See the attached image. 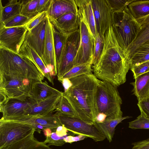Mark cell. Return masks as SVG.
<instances>
[{
    "label": "cell",
    "instance_id": "cell-8",
    "mask_svg": "<svg viewBox=\"0 0 149 149\" xmlns=\"http://www.w3.org/2000/svg\"><path fill=\"white\" fill-rule=\"evenodd\" d=\"M35 128L27 123L0 120V148L22 139L34 133Z\"/></svg>",
    "mask_w": 149,
    "mask_h": 149
},
{
    "label": "cell",
    "instance_id": "cell-40",
    "mask_svg": "<svg viewBox=\"0 0 149 149\" xmlns=\"http://www.w3.org/2000/svg\"><path fill=\"white\" fill-rule=\"evenodd\" d=\"M130 69L133 74V77L135 79L140 75L149 71V61L139 65L134 66Z\"/></svg>",
    "mask_w": 149,
    "mask_h": 149
},
{
    "label": "cell",
    "instance_id": "cell-11",
    "mask_svg": "<svg viewBox=\"0 0 149 149\" xmlns=\"http://www.w3.org/2000/svg\"><path fill=\"white\" fill-rule=\"evenodd\" d=\"M80 40L79 29L68 36L64 55L57 69L56 76L58 80L74 67Z\"/></svg>",
    "mask_w": 149,
    "mask_h": 149
},
{
    "label": "cell",
    "instance_id": "cell-23",
    "mask_svg": "<svg viewBox=\"0 0 149 149\" xmlns=\"http://www.w3.org/2000/svg\"><path fill=\"white\" fill-rule=\"evenodd\" d=\"M33 133L21 140L0 148V149H52L43 142L38 141Z\"/></svg>",
    "mask_w": 149,
    "mask_h": 149
},
{
    "label": "cell",
    "instance_id": "cell-15",
    "mask_svg": "<svg viewBox=\"0 0 149 149\" xmlns=\"http://www.w3.org/2000/svg\"><path fill=\"white\" fill-rule=\"evenodd\" d=\"M49 19L56 30L64 35L69 36L79 29L78 12L65 14L56 19Z\"/></svg>",
    "mask_w": 149,
    "mask_h": 149
},
{
    "label": "cell",
    "instance_id": "cell-29",
    "mask_svg": "<svg viewBox=\"0 0 149 149\" xmlns=\"http://www.w3.org/2000/svg\"><path fill=\"white\" fill-rule=\"evenodd\" d=\"M131 117V116H126L106 120L102 123H96L102 131L109 142L110 143L112 141L116 126L123 120Z\"/></svg>",
    "mask_w": 149,
    "mask_h": 149
},
{
    "label": "cell",
    "instance_id": "cell-31",
    "mask_svg": "<svg viewBox=\"0 0 149 149\" xmlns=\"http://www.w3.org/2000/svg\"><path fill=\"white\" fill-rule=\"evenodd\" d=\"M56 128L47 129L42 130L46 137L45 140L43 142L47 144L49 146H62L66 143L64 139L67 136L61 137L57 134L56 132Z\"/></svg>",
    "mask_w": 149,
    "mask_h": 149
},
{
    "label": "cell",
    "instance_id": "cell-2",
    "mask_svg": "<svg viewBox=\"0 0 149 149\" xmlns=\"http://www.w3.org/2000/svg\"><path fill=\"white\" fill-rule=\"evenodd\" d=\"M70 80L72 85L63 92V96L73 108L75 117L89 124L96 123L95 95L100 80L93 73Z\"/></svg>",
    "mask_w": 149,
    "mask_h": 149
},
{
    "label": "cell",
    "instance_id": "cell-19",
    "mask_svg": "<svg viewBox=\"0 0 149 149\" xmlns=\"http://www.w3.org/2000/svg\"><path fill=\"white\" fill-rule=\"evenodd\" d=\"M63 93V92L50 86L46 81H36L29 92L28 99L32 104Z\"/></svg>",
    "mask_w": 149,
    "mask_h": 149
},
{
    "label": "cell",
    "instance_id": "cell-43",
    "mask_svg": "<svg viewBox=\"0 0 149 149\" xmlns=\"http://www.w3.org/2000/svg\"><path fill=\"white\" fill-rule=\"evenodd\" d=\"M131 149H149V138L143 140L133 143Z\"/></svg>",
    "mask_w": 149,
    "mask_h": 149
},
{
    "label": "cell",
    "instance_id": "cell-18",
    "mask_svg": "<svg viewBox=\"0 0 149 149\" xmlns=\"http://www.w3.org/2000/svg\"><path fill=\"white\" fill-rule=\"evenodd\" d=\"M47 17L31 30L27 31L24 40L41 58L44 53Z\"/></svg>",
    "mask_w": 149,
    "mask_h": 149
},
{
    "label": "cell",
    "instance_id": "cell-45",
    "mask_svg": "<svg viewBox=\"0 0 149 149\" xmlns=\"http://www.w3.org/2000/svg\"><path fill=\"white\" fill-rule=\"evenodd\" d=\"M59 81L61 82L64 88V91H66L72 85V83L70 79L68 78L63 79Z\"/></svg>",
    "mask_w": 149,
    "mask_h": 149
},
{
    "label": "cell",
    "instance_id": "cell-9",
    "mask_svg": "<svg viewBox=\"0 0 149 149\" xmlns=\"http://www.w3.org/2000/svg\"><path fill=\"white\" fill-rule=\"evenodd\" d=\"M61 125L75 134L82 135L95 142L102 141L106 137L96 123L91 125L75 117H71L57 113H55Z\"/></svg>",
    "mask_w": 149,
    "mask_h": 149
},
{
    "label": "cell",
    "instance_id": "cell-24",
    "mask_svg": "<svg viewBox=\"0 0 149 149\" xmlns=\"http://www.w3.org/2000/svg\"><path fill=\"white\" fill-rule=\"evenodd\" d=\"M135 79L130 84L133 86V94L138 101L149 97V71L140 75Z\"/></svg>",
    "mask_w": 149,
    "mask_h": 149
},
{
    "label": "cell",
    "instance_id": "cell-22",
    "mask_svg": "<svg viewBox=\"0 0 149 149\" xmlns=\"http://www.w3.org/2000/svg\"><path fill=\"white\" fill-rule=\"evenodd\" d=\"M136 19L140 25V29L136 38L126 51L128 59L137 48L149 40V14Z\"/></svg>",
    "mask_w": 149,
    "mask_h": 149
},
{
    "label": "cell",
    "instance_id": "cell-28",
    "mask_svg": "<svg viewBox=\"0 0 149 149\" xmlns=\"http://www.w3.org/2000/svg\"><path fill=\"white\" fill-rule=\"evenodd\" d=\"M128 59L130 68L149 61V40L137 48L129 56Z\"/></svg>",
    "mask_w": 149,
    "mask_h": 149
},
{
    "label": "cell",
    "instance_id": "cell-26",
    "mask_svg": "<svg viewBox=\"0 0 149 149\" xmlns=\"http://www.w3.org/2000/svg\"><path fill=\"white\" fill-rule=\"evenodd\" d=\"M22 1L11 0L5 6L0 0V22L3 23L12 17L20 14Z\"/></svg>",
    "mask_w": 149,
    "mask_h": 149
},
{
    "label": "cell",
    "instance_id": "cell-10",
    "mask_svg": "<svg viewBox=\"0 0 149 149\" xmlns=\"http://www.w3.org/2000/svg\"><path fill=\"white\" fill-rule=\"evenodd\" d=\"M27 31L25 26L6 28L0 24V46L18 53Z\"/></svg>",
    "mask_w": 149,
    "mask_h": 149
},
{
    "label": "cell",
    "instance_id": "cell-39",
    "mask_svg": "<svg viewBox=\"0 0 149 149\" xmlns=\"http://www.w3.org/2000/svg\"><path fill=\"white\" fill-rule=\"evenodd\" d=\"M47 16V11L40 13L31 18L25 26L28 31H30L45 19Z\"/></svg>",
    "mask_w": 149,
    "mask_h": 149
},
{
    "label": "cell",
    "instance_id": "cell-16",
    "mask_svg": "<svg viewBox=\"0 0 149 149\" xmlns=\"http://www.w3.org/2000/svg\"><path fill=\"white\" fill-rule=\"evenodd\" d=\"M63 95H56L31 104L23 115L43 116L52 114L56 111L58 103Z\"/></svg>",
    "mask_w": 149,
    "mask_h": 149
},
{
    "label": "cell",
    "instance_id": "cell-4",
    "mask_svg": "<svg viewBox=\"0 0 149 149\" xmlns=\"http://www.w3.org/2000/svg\"><path fill=\"white\" fill-rule=\"evenodd\" d=\"M122 103L117 87L108 82L100 80L95 95L96 117L98 114L103 115L105 120L122 117Z\"/></svg>",
    "mask_w": 149,
    "mask_h": 149
},
{
    "label": "cell",
    "instance_id": "cell-5",
    "mask_svg": "<svg viewBox=\"0 0 149 149\" xmlns=\"http://www.w3.org/2000/svg\"><path fill=\"white\" fill-rule=\"evenodd\" d=\"M111 26L118 45L127 56L126 51L140 30L139 23L127 6L123 10L112 13Z\"/></svg>",
    "mask_w": 149,
    "mask_h": 149
},
{
    "label": "cell",
    "instance_id": "cell-34",
    "mask_svg": "<svg viewBox=\"0 0 149 149\" xmlns=\"http://www.w3.org/2000/svg\"><path fill=\"white\" fill-rule=\"evenodd\" d=\"M56 113L71 117H75L76 114L72 106L63 96L61 98L58 103Z\"/></svg>",
    "mask_w": 149,
    "mask_h": 149
},
{
    "label": "cell",
    "instance_id": "cell-1",
    "mask_svg": "<svg viewBox=\"0 0 149 149\" xmlns=\"http://www.w3.org/2000/svg\"><path fill=\"white\" fill-rule=\"evenodd\" d=\"M104 40L100 58L92 66L93 74L99 80L117 87L126 81L130 69L129 61L118 45L111 26L105 34Z\"/></svg>",
    "mask_w": 149,
    "mask_h": 149
},
{
    "label": "cell",
    "instance_id": "cell-3",
    "mask_svg": "<svg viewBox=\"0 0 149 149\" xmlns=\"http://www.w3.org/2000/svg\"><path fill=\"white\" fill-rule=\"evenodd\" d=\"M0 73L36 81H42L45 77L42 72L32 61L0 46Z\"/></svg>",
    "mask_w": 149,
    "mask_h": 149
},
{
    "label": "cell",
    "instance_id": "cell-37",
    "mask_svg": "<svg viewBox=\"0 0 149 149\" xmlns=\"http://www.w3.org/2000/svg\"><path fill=\"white\" fill-rule=\"evenodd\" d=\"M129 127L132 129H149V119L141 114L136 119L129 123Z\"/></svg>",
    "mask_w": 149,
    "mask_h": 149
},
{
    "label": "cell",
    "instance_id": "cell-33",
    "mask_svg": "<svg viewBox=\"0 0 149 149\" xmlns=\"http://www.w3.org/2000/svg\"><path fill=\"white\" fill-rule=\"evenodd\" d=\"M20 14L31 19L39 13L38 5L39 0H22Z\"/></svg>",
    "mask_w": 149,
    "mask_h": 149
},
{
    "label": "cell",
    "instance_id": "cell-38",
    "mask_svg": "<svg viewBox=\"0 0 149 149\" xmlns=\"http://www.w3.org/2000/svg\"><path fill=\"white\" fill-rule=\"evenodd\" d=\"M112 13L125 9L133 0H106Z\"/></svg>",
    "mask_w": 149,
    "mask_h": 149
},
{
    "label": "cell",
    "instance_id": "cell-6",
    "mask_svg": "<svg viewBox=\"0 0 149 149\" xmlns=\"http://www.w3.org/2000/svg\"><path fill=\"white\" fill-rule=\"evenodd\" d=\"M77 7L79 15L80 40L74 67L87 64L92 65L95 47L94 39L82 10Z\"/></svg>",
    "mask_w": 149,
    "mask_h": 149
},
{
    "label": "cell",
    "instance_id": "cell-13",
    "mask_svg": "<svg viewBox=\"0 0 149 149\" xmlns=\"http://www.w3.org/2000/svg\"><path fill=\"white\" fill-rule=\"evenodd\" d=\"M3 119L27 123L34 127L36 131L40 134L42 130L45 129H54L62 125L55 114L43 116L22 115L6 118Z\"/></svg>",
    "mask_w": 149,
    "mask_h": 149
},
{
    "label": "cell",
    "instance_id": "cell-32",
    "mask_svg": "<svg viewBox=\"0 0 149 149\" xmlns=\"http://www.w3.org/2000/svg\"><path fill=\"white\" fill-rule=\"evenodd\" d=\"M92 66L91 64H87L75 66L65 74L59 81L63 79H70L82 75L92 74L93 71Z\"/></svg>",
    "mask_w": 149,
    "mask_h": 149
},
{
    "label": "cell",
    "instance_id": "cell-42",
    "mask_svg": "<svg viewBox=\"0 0 149 149\" xmlns=\"http://www.w3.org/2000/svg\"><path fill=\"white\" fill-rule=\"evenodd\" d=\"M52 0H39L38 10L39 13L47 11L49 9Z\"/></svg>",
    "mask_w": 149,
    "mask_h": 149
},
{
    "label": "cell",
    "instance_id": "cell-25",
    "mask_svg": "<svg viewBox=\"0 0 149 149\" xmlns=\"http://www.w3.org/2000/svg\"><path fill=\"white\" fill-rule=\"evenodd\" d=\"M52 24V23H51ZM52 29L54 40L57 70L64 55L68 36L59 32L53 26Z\"/></svg>",
    "mask_w": 149,
    "mask_h": 149
},
{
    "label": "cell",
    "instance_id": "cell-27",
    "mask_svg": "<svg viewBox=\"0 0 149 149\" xmlns=\"http://www.w3.org/2000/svg\"><path fill=\"white\" fill-rule=\"evenodd\" d=\"M77 6L82 10L94 38L97 34L91 0H75Z\"/></svg>",
    "mask_w": 149,
    "mask_h": 149
},
{
    "label": "cell",
    "instance_id": "cell-41",
    "mask_svg": "<svg viewBox=\"0 0 149 149\" xmlns=\"http://www.w3.org/2000/svg\"><path fill=\"white\" fill-rule=\"evenodd\" d=\"M137 104L141 114L149 119V97L138 101Z\"/></svg>",
    "mask_w": 149,
    "mask_h": 149
},
{
    "label": "cell",
    "instance_id": "cell-14",
    "mask_svg": "<svg viewBox=\"0 0 149 149\" xmlns=\"http://www.w3.org/2000/svg\"><path fill=\"white\" fill-rule=\"evenodd\" d=\"M41 59L52 76L53 77L57 75L52 24L47 16L46 19L44 53Z\"/></svg>",
    "mask_w": 149,
    "mask_h": 149
},
{
    "label": "cell",
    "instance_id": "cell-7",
    "mask_svg": "<svg viewBox=\"0 0 149 149\" xmlns=\"http://www.w3.org/2000/svg\"><path fill=\"white\" fill-rule=\"evenodd\" d=\"M36 81L12 75L0 73V93L7 98L27 100Z\"/></svg>",
    "mask_w": 149,
    "mask_h": 149
},
{
    "label": "cell",
    "instance_id": "cell-35",
    "mask_svg": "<svg viewBox=\"0 0 149 149\" xmlns=\"http://www.w3.org/2000/svg\"><path fill=\"white\" fill-rule=\"evenodd\" d=\"M31 19L19 14L0 23V24L6 28L25 26Z\"/></svg>",
    "mask_w": 149,
    "mask_h": 149
},
{
    "label": "cell",
    "instance_id": "cell-17",
    "mask_svg": "<svg viewBox=\"0 0 149 149\" xmlns=\"http://www.w3.org/2000/svg\"><path fill=\"white\" fill-rule=\"evenodd\" d=\"M0 104V111L2 113L3 118L23 115L31 105L28 98L25 100L7 98Z\"/></svg>",
    "mask_w": 149,
    "mask_h": 149
},
{
    "label": "cell",
    "instance_id": "cell-12",
    "mask_svg": "<svg viewBox=\"0 0 149 149\" xmlns=\"http://www.w3.org/2000/svg\"><path fill=\"white\" fill-rule=\"evenodd\" d=\"M97 33L102 37L112 23V12L106 0H91Z\"/></svg>",
    "mask_w": 149,
    "mask_h": 149
},
{
    "label": "cell",
    "instance_id": "cell-30",
    "mask_svg": "<svg viewBox=\"0 0 149 149\" xmlns=\"http://www.w3.org/2000/svg\"><path fill=\"white\" fill-rule=\"evenodd\" d=\"M127 7L136 19L149 14V0H133Z\"/></svg>",
    "mask_w": 149,
    "mask_h": 149
},
{
    "label": "cell",
    "instance_id": "cell-36",
    "mask_svg": "<svg viewBox=\"0 0 149 149\" xmlns=\"http://www.w3.org/2000/svg\"><path fill=\"white\" fill-rule=\"evenodd\" d=\"M104 37L97 33L94 39L95 47L92 65L96 64L99 60L102 53L104 43Z\"/></svg>",
    "mask_w": 149,
    "mask_h": 149
},
{
    "label": "cell",
    "instance_id": "cell-20",
    "mask_svg": "<svg viewBox=\"0 0 149 149\" xmlns=\"http://www.w3.org/2000/svg\"><path fill=\"white\" fill-rule=\"evenodd\" d=\"M18 54L33 62L42 72L45 77L54 85V77L36 52L25 40L21 46Z\"/></svg>",
    "mask_w": 149,
    "mask_h": 149
},
{
    "label": "cell",
    "instance_id": "cell-44",
    "mask_svg": "<svg viewBox=\"0 0 149 149\" xmlns=\"http://www.w3.org/2000/svg\"><path fill=\"white\" fill-rule=\"evenodd\" d=\"M86 137L82 135H78L74 136L72 135H69L64 139L65 143H72L73 142L84 140Z\"/></svg>",
    "mask_w": 149,
    "mask_h": 149
},
{
    "label": "cell",
    "instance_id": "cell-21",
    "mask_svg": "<svg viewBox=\"0 0 149 149\" xmlns=\"http://www.w3.org/2000/svg\"><path fill=\"white\" fill-rule=\"evenodd\" d=\"M78 12L75 0H52L47 13L49 19H56L65 14Z\"/></svg>",
    "mask_w": 149,
    "mask_h": 149
}]
</instances>
